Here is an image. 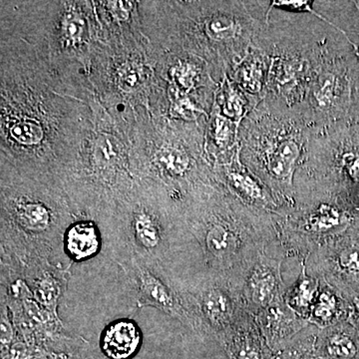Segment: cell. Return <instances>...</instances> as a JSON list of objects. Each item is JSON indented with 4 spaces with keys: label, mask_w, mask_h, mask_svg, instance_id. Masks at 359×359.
<instances>
[{
    "label": "cell",
    "mask_w": 359,
    "mask_h": 359,
    "mask_svg": "<svg viewBox=\"0 0 359 359\" xmlns=\"http://www.w3.org/2000/svg\"><path fill=\"white\" fill-rule=\"evenodd\" d=\"M254 318L273 353L289 346L311 325L308 320L292 311L285 297L262 309Z\"/></svg>",
    "instance_id": "9a60e30c"
},
{
    "label": "cell",
    "mask_w": 359,
    "mask_h": 359,
    "mask_svg": "<svg viewBox=\"0 0 359 359\" xmlns=\"http://www.w3.org/2000/svg\"><path fill=\"white\" fill-rule=\"evenodd\" d=\"M62 245L71 263L88 261L100 250V231L92 221L75 222L66 229Z\"/></svg>",
    "instance_id": "7402d4cb"
},
{
    "label": "cell",
    "mask_w": 359,
    "mask_h": 359,
    "mask_svg": "<svg viewBox=\"0 0 359 359\" xmlns=\"http://www.w3.org/2000/svg\"><path fill=\"white\" fill-rule=\"evenodd\" d=\"M138 73L135 72L133 70L125 71L122 75V82L124 83V86L133 88L137 82H138Z\"/></svg>",
    "instance_id": "f1b7e54d"
},
{
    "label": "cell",
    "mask_w": 359,
    "mask_h": 359,
    "mask_svg": "<svg viewBox=\"0 0 359 359\" xmlns=\"http://www.w3.org/2000/svg\"><path fill=\"white\" fill-rule=\"evenodd\" d=\"M301 266L302 271L299 278L290 289L287 290L285 299L292 311L309 320L314 301L320 290V278L309 273L304 263H301Z\"/></svg>",
    "instance_id": "603a6c76"
},
{
    "label": "cell",
    "mask_w": 359,
    "mask_h": 359,
    "mask_svg": "<svg viewBox=\"0 0 359 359\" xmlns=\"http://www.w3.org/2000/svg\"><path fill=\"white\" fill-rule=\"evenodd\" d=\"M139 309L151 306L180 321L198 334H207L202 323L189 304L185 292L161 273V266H150L136 259L122 262Z\"/></svg>",
    "instance_id": "ba28073f"
},
{
    "label": "cell",
    "mask_w": 359,
    "mask_h": 359,
    "mask_svg": "<svg viewBox=\"0 0 359 359\" xmlns=\"http://www.w3.org/2000/svg\"><path fill=\"white\" fill-rule=\"evenodd\" d=\"M142 344V332L138 323L121 318L109 323L100 337L103 353L110 359L133 358Z\"/></svg>",
    "instance_id": "d6986e66"
},
{
    "label": "cell",
    "mask_w": 359,
    "mask_h": 359,
    "mask_svg": "<svg viewBox=\"0 0 359 359\" xmlns=\"http://www.w3.org/2000/svg\"><path fill=\"white\" fill-rule=\"evenodd\" d=\"M282 262L264 252L245 273L241 297L245 311L252 316L285 297L287 289L282 276Z\"/></svg>",
    "instance_id": "7c38bea8"
},
{
    "label": "cell",
    "mask_w": 359,
    "mask_h": 359,
    "mask_svg": "<svg viewBox=\"0 0 359 359\" xmlns=\"http://www.w3.org/2000/svg\"><path fill=\"white\" fill-rule=\"evenodd\" d=\"M183 290L205 332L217 339L233 327L245 311L241 290L230 280L215 278Z\"/></svg>",
    "instance_id": "30bf717a"
},
{
    "label": "cell",
    "mask_w": 359,
    "mask_h": 359,
    "mask_svg": "<svg viewBox=\"0 0 359 359\" xmlns=\"http://www.w3.org/2000/svg\"><path fill=\"white\" fill-rule=\"evenodd\" d=\"M184 198L183 229L199 248L204 264L199 283L224 278L241 290L252 264L269 244L278 243L276 215L249 207L221 184L210 182Z\"/></svg>",
    "instance_id": "6da1fadb"
},
{
    "label": "cell",
    "mask_w": 359,
    "mask_h": 359,
    "mask_svg": "<svg viewBox=\"0 0 359 359\" xmlns=\"http://www.w3.org/2000/svg\"><path fill=\"white\" fill-rule=\"evenodd\" d=\"M314 8L332 21L351 44L349 72L359 103V1H314Z\"/></svg>",
    "instance_id": "e0dca14e"
},
{
    "label": "cell",
    "mask_w": 359,
    "mask_h": 359,
    "mask_svg": "<svg viewBox=\"0 0 359 359\" xmlns=\"http://www.w3.org/2000/svg\"><path fill=\"white\" fill-rule=\"evenodd\" d=\"M269 65L268 56L259 49L252 47L233 70L230 79L244 90L245 93L263 100L266 94Z\"/></svg>",
    "instance_id": "44dd1931"
},
{
    "label": "cell",
    "mask_w": 359,
    "mask_h": 359,
    "mask_svg": "<svg viewBox=\"0 0 359 359\" xmlns=\"http://www.w3.org/2000/svg\"><path fill=\"white\" fill-rule=\"evenodd\" d=\"M351 323H358L359 325V297H351V311L348 320Z\"/></svg>",
    "instance_id": "83f0119b"
},
{
    "label": "cell",
    "mask_w": 359,
    "mask_h": 359,
    "mask_svg": "<svg viewBox=\"0 0 359 359\" xmlns=\"http://www.w3.org/2000/svg\"><path fill=\"white\" fill-rule=\"evenodd\" d=\"M344 39L311 14L273 9L252 43L269 58L266 96L290 107L301 104L318 63Z\"/></svg>",
    "instance_id": "3957f363"
},
{
    "label": "cell",
    "mask_w": 359,
    "mask_h": 359,
    "mask_svg": "<svg viewBox=\"0 0 359 359\" xmlns=\"http://www.w3.org/2000/svg\"><path fill=\"white\" fill-rule=\"evenodd\" d=\"M347 39L332 49L314 70L304 101L297 107L316 130L346 120L359 105L349 72Z\"/></svg>",
    "instance_id": "52a82bcc"
},
{
    "label": "cell",
    "mask_w": 359,
    "mask_h": 359,
    "mask_svg": "<svg viewBox=\"0 0 359 359\" xmlns=\"http://www.w3.org/2000/svg\"><path fill=\"white\" fill-rule=\"evenodd\" d=\"M294 183L332 194L359 214V105L346 120L314 130Z\"/></svg>",
    "instance_id": "5b68a950"
},
{
    "label": "cell",
    "mask_w": 359,
    "mask_h": 359,
    "mask_svg": "<svg viewBox=\"0 0 359 359\" xmlns=\"http://www.w3.org/2000/svg\"><path fill=\"white\" fill-rule=\"evenodd\" d=\"M294 205L276 215L285 256L308 257L318 245L359 223V214L332 194L294 183Z\"/></svg>",
    "instance_id": "8992f818"
},
{
    "label": "cell",
    "mask_w": 359,
    "mask_h": 359,
    "mask_svg": "<svg viewBox=\"0 0 359 359\" xmlns=\"http://www.w3.org/2000/svg\"><path fill=\"white\" fill-rule=\"evenodd\" d=\"M269 4L271 1L198 2L183 23L188 47L204 54L224 75L231 76L252 48Z\"/></svg>",
    "instance_id": "277c9868"
},
{
    "label": "cell",
    "mask_w": 359,
    "mask_h": 359,
    "mask_svg": "<svg viewBox=\"0 0 359 359\" xmlns=\"http://www.w3.org/2000/svg\"><path fill=\"white\" fill-rule=\"evenodd\" d=\"M301 263L344 297H359V223L318 245Z\"/></svg>",
    "instance_id": "9c48e42d"
},
{
    "label": "cell",
    "mask_w": 359,
    "mask_h": 359,
    "mask_svg": "<svg viewBox=\"0 0 359 359\" xmlns=\"http://www.w3.org/2000/svg\"><path fill=\"white\" fill-rule=\"evenodd\" d=\"M11 134L22 143H34L41 138L42 131L36 123L25 120L16 123L11 129Z\"/></svg>",
    "instance_id": "484cf974"
},
{
    "label": "cell",
    "mask_w": 359,
    "mask_h": 359,
    "mask_svg": "<svg viewBox=\"0 0 359 359\" xmlns=\"http://www.w3.org/2000/svg\"><path fill=\"white\" fill-rule=\"evenodd\" d=\"M218 178L221 185L249 207L276 215L280 205L268 187L235 156L229 163L219 168Z\"/></svg>",
    "instance_id": "4fadbf2b"
},
{
    "label": "cell",
    "mask_w": 359,
    "mask_h": 359,
    "mask_svg": "<svg viewBox=\"0 0 359 359\" xmlns=\"http://www.w3.org/2000/svg\"><path fill=\"white\" fill-rule=\"evenodd\" d=\"M172 245V233L160 217L148 208L137 207L118 238L117 248L124 252L122 262L136 259L157 268L162 266Z\"/></svg>",
    "instance_id": "8fae6325"
},
{
    "label": "cell",
    "mask_w": 359,
    "mask_h": 359,
    "mask_svg": "<svg viewBox=\"0 0 359 359\" xmlns=\"http://www.w3.org/2000/svg\"><path fill=\"white\" fill-rule=\"evenodd\" d=\"M201 72L199 66L189 61L179 62L175 66L173 77L177 86L184 93H189L191 90L195 88L199 83Z\"/></svg>",
    "instance_id": "d4e9b609"
},
{
    "label": "cell",
    "mask_w": 359,
    "mask_h": 359,
    "mask_svg": "<svg viewBox=\"0 0 359 359\" xmlns=\"http://www.w3.org/2000/svg\"><path fill=\"white\" fill-rule=\"evenodd\" d=\"M218 339L230 359H271L273 355L254 316L247 311Z\"/></svg>",
    "instance_id": "2e32d148"
},
{
    "label": "cell",
    "mask_w": 359,
    "mask_h": 359,
    "mask_svg": "<svg viewBox=\"0 0 359 359\" xmlns=\"http://www.w3.org/2000/svg\"><path fill=\"white\" fill-rule=\"evenodd\" d=\"M68 268L55 266L50 259H40L23 266L18 264V276L32 290L33 299L57 316L58 301L69 278Z\"/></svg>",
    "instance_id": "5bb4252c"
},
{
    "label": "cell",
    "mask_w": 359,
    "mask_h": 359,
    "mask_svg": "<svg viewBox=\"0 0 359 359\" xmlns=\"http://www.w3.org/2000/svg\"><path fill=\"white\" fill-rule=\"evenodd\" d=\"M314 354L318 359H356L359 339L347 320L318 330L314 341Z\"/></svg>",
    "instance_id": "ac0fdd59"
},
{
    "label": "cell",
    "mask_w": 359,
    "mask_h": 359,
    "mask_svg": "<svg viewBox=\"0 0 359 359\" xmlns=\"http://www.w3.org/2000/svg\"><path fill=\"white\" fill-rule=\"evenodd\" d=\"M262 100L245 93L238 84L226 79L222 102V115L241 125L245 116L255 109Z\"/></svg>",
    "instance_id": "cb8c5ba5"
},
{
    "label": "cell",
    "mask_w": 359,
    "mask_h": 359,
    "mask_svg": "<svg viewBox=\"0 0 359 359\" xmlns=\"http://www.w3.org/2000/svg\"><path fill=\"white\" fill-rule=\"evenodd\" d=\"M351 306L339 290L320 278L318 297L309 314V321L318 330L348 320Z\"/></svg>",
    "instance_id": "ffe728a7"
},
{
    "label": "cell",
    "mask_w": 359,
    "mask_h": 359,
    "mask_svg": "<svg viewBox=\"0 0 359 359\" xmlns=\"http://www.w3.org/2000/svg\"><path fill=\"white\" fill-rule=\"evenodd\" d=\"M83 32V22L77 18H69L67 16L63 22V33L68 41L76 42L81 39Z\"/></svg>",
    "instance_id": "4316f807"
},
{
    "label": "cell",
    "mask_w": 359,
    "mask_h": 359,
    "mask_svg": "<svg viewBox=\"0 0 359 359\" xmlns=\"http://www.w3.org/2000/svg\"><path fill=\"white\" fill-rule=\"evenodd\" d=\"M314 130L297 106L269 95L241 123V162L271 191L278 212L294 205L295 174Z\"/></svg>",
    "instance_id": "7a4b0ae2"
}]
</instances>
